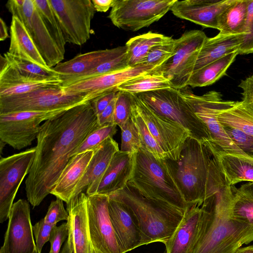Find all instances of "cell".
Segmentation results:
<instances>
[{
  "label": "cell",
  "instance_id": "6da1fadb",
  "mask_svg": "<svg viewBox=\"0 0 253 253\" xmlns=\"http://www.w3.org/2000/svg\"><path fill=\"white\" fill-rule=\"evenodd\" d=\"M92 100L71 107L41 126L25 181L26 196L33 208L51 193L74 151L100 126Z\"/></svg>",
  "mask_w": 253,
  "mask_h": 253
},
{
  "label": "cell",
  "instance_id": "7a4b0ae2",
  "mask_svg": "<svg viewBox=\"0 0 253 253\" xmlns=\"http://www.w3.org/2000/svg\"><path fill=\"white\" fill-rule=\"evenodd\" d=\"M108 196L125 204L133 211L139 222L144 245L165 244L185 213L166 203L144 196L127 183L123 189Z\"/></svg>",
  "mask_w": 253,
  "mask_h": 253
},
{
  "label": "cell",
  "instance_id": "3957f363",
  "mask_svg": "<svg viewBox=\"0 0 253 253\" xmlns=\"http://www.w3.org/2000/svg\"><path fill=\"white\" fill-rule=\"evenodd\" d=\"M211 154L200 141L188 137L177 161L166 164L186 204L200 207L204 200Z\"/></svg>",
  "mask_w": 253,
  "mask_h": 253
},
{
  "label": "cell",
  "instance_id": "277c9868",
  "mask_svg": "<svg viewBox=\"0 0 253 253\" xmlns=\"http://www.w3.org/2000/svg\"><path fill=\"white\" fill-rule=\"evenodd\" d=\"M127 184L144 196L160 201L185 212V202L165 160L156 158L143 147L134 154L132 174Z\"/></svg>",
  "mask_w": 253,
  "mask_h": 253
},
{
  "label": "cell",
  "instance_id": "5b68a950",
  "mask_svg": "<svg viewBox=\"0 0 253 253\" xmlns=\"http://www.w3.org/2000/svg\"><path fill=\"white\" fill-rule=\"evenodd\" d=\"M200 208L198 232L189 253H235L253 241V225Z\"/></svg>",
  "mask_w": 253,
  "mask_h": 253
},
{
  "label": "cell",
  "instance_id": "8992f818",
  "mask_svg": "<svg viewBox=\"0 0 253 253\" xmlns=\"http://www.w3.org/2000/svg\"><path fill=\"white\" fill-rule=\"evenodd\" d=\"M135 94L155 114L186 129L190 137L203 143L211 140L207 127L195 115L180 89L169 87Z\"/></svg>",
  "mask_w": 253,
  "mask_h": 253
},
{
  "label": "cell",
  "instance_id": "52a82bcc",
  "mask_svg": "<svg viewBox=\"0 0 253 253\" xmlns=\"http://www.w3.org/2000/svg\"><path fill=\"white\" fill-rule=\"evenodd\" d=\"M100 95L74 92L60 85L47 86L22 94L0 97V114L67 109Z\"/></svg>",
  "mask_w": 253,
  "mask_h": 253
},
{
  "label": "cell",
  "instance_id": "ba28073f",
  "mask_svg": "<svg viewBox=\"0 0 253 253\" xmlns=\"http://www.w3.org/2000/svg\"><path fill=\"white\" fill-rule=\"evenodd\" d=\"M180 90L195 115L207 127L211 141L227 153L250 158L232 141L217 117L219 111L232 106L235 101H223L221 93L216 91L197 95L186 87Z\"/></svg>",
  "mask_w": 253,
  "mask_h": 253
},
{
  "label": "cell",
  "instance_id": "9c48e42d",
  "mask_svg": "<svg viewBox=\"0 0 253 253\" xmlns=\"http://www.w3.org/2000/svg\"><path fill=\"white\" fill-rule=\"evenodd\" d=\"M207 37L204 32L199 30L185 32L177 39L174 55L153 71L168 79L173 88L181 89L186 87Z\"/></svg>",
  "mask_w": 253,
  "mask_h": 253
},
{
  "label": "cell",
  "instance_id": "30bf717a",
  "mask_svg": "<svg viewBox=\"0 0 253 253\" xmlns=\"http://www.w3.org/2000/svg\"><path fill=\"white\" fill-rule=\"evenodd\" d=\"M176 0H116L108 17L116 27L135 32L158 21Z\"/></svg>",
  "mask_w": 253,
  "mask_h": 253
},
{
  "label": "cell",
  "instance_id": "8fae6325",
  "mask_svg": "<svg viewBox=\"0 0 253 253\" xmlns=\"http://www.w3.org/2000/svg\"><path fill=\"white\" fill-rule=\"evenodd\" d=\"M6 6L23 23L47 66L52 68L61 62L65 54L50 35L34 0H9Z\"/></svg>",
  "mask_w": 253,
  "mask_h": 253
},
{
  "label": "cell",
  "instance_id": "7c38bea8",
  "mask_svg": "<svg viewBox=\"0 0 253 253\" xmlns=\"http://www.w3.org/2000/svg\"><path fill=\"white\" fill-rule=\"evenodd\" d=\"M59 21L66 42L77 45L90 38L96 12L91 0H48Z\"/></svg>",
  "mask_w": 253,
  "mask_h": 253
},
{
  "label": "cell",
  "instance_id": "4fadbf2b",
  "mask_svg": "<svg viewBox=\"0 0 253 253\" xmlns=\"http://www.w3.org/2000/svg\"><path fill=\"white\" fill-rule=\"evenodd\" d=\"M67 109L0 114V140L18 150L30 146L37 139L42 122Z\"/></svg>",
  "mask_w": 253,
  "mask_h": 253
},
{
  "label": "cell",
  "instance_id": "5bb4252c",
  "mask_svg": "<svg viewBox=\"0 0 253 253\" xmlns=\"http://www.w3.org/2000/svg\"><path fill=\"white\" fill-rule=\"evenodd\" d=\"M109 196L87 195L88 226L92 248L96 253H126L110 217Z\"/></svg>",
  "mask_w": 253,
  "mask_h": 253
},
{
  "label": "cell",
  "instance_id": "9a60e30c",
  "mask_svg": "<svg viewBox=\"0 0 253 253\" xmlns=\"http://www.w3.org/2000/svg\"><path fill=\"white\" fill-rule=\"evenodd\" d=\"M36 147L0 159V222L9 218L13 201L24 178L28 174Z\"/></svg>",
  "mask_w": 253,
  "mask_h": 253
},
{
  "label": "cell",
  "instance_id": "2e32d148",
  "mask_svg": "<svg viewBox=\"0 0 253 253\" xmlns=\"http://www.w3.org/2000/svg\"><path fill=\"white\" fill-rule=\"evenodd\" d=\"M132 94L133 105L155 140L169 159L177 161L186 140L190 136L189 132L155 114L135 94Z\"/></svg>",
  "mask_w": 253,
  "mask_h": 253
},
{
  "label": "cell",
  "instance_id": "e0dca14e",
  "mask_svg": "<svg viewBox=\"0 0 253 253\" xmlns=\"http://www.w3.org/2000/svg\"><path fill=\"white\" fill-rule=\"evenodd\" d=\"M29 203L19 199L13 203L0 253H34L37 249Z\"/></svg>",
  "mask_w": 253,
  "mask_h": 253
},
{
  "label": "cell",
  "instance_id": "ac0fdd59",
  "mask_svg": "<svg viewBox=\"0 0 253 253\" xmlns=\"http://www.w3.org/2000/svg\"><path fill=\"white\" fill-rule=\"evenodd\" d=\"M235 0H176L170 11L176 17L204 27L217 29L220 14Z\"/></svg>",
  "mask_w": 253,
  "mask_h": 253
},
{
  "label": "cell",
  "instance_id": "d6986e66",
  "mask_svg": "<svg viewBox=\"0 0 253 253\" xmlns=\"http://www.w3.org/2000/svg\"><path fill=\"white\" fill-rule=\"evenodd\" d=\"M108 210L114 230L126 253L144 245L138 220L126 205L109 197Z\"/></svg>",
  "mask_w": 253,
  "mask_h": 253
},
{
  "label": "cell",
  "instance_id": "ffe728a7",
  "mask_svg": "<svg viewBox=\"0 0 253 253\" xmlns=\"http://www.w3.org/2000/svg\"><path fill=\"white\" fill-rule=\"evenodd\" d=\"M157 67L151 64L143 63L134 67H129L123 70L77 82L63 87L74 92L102 94L117 89L119 85L126 81L151 72Z\"/></svg>",
  "mask_w": 253,
  "mask_h": 253
},
{
  "label": "cell",
  "instance_id": "44dd1931",
  "mask_svg": "<svg viewBox=\"0 0 253 253\" xmlns=\"http://www.w3.org/2000/svg\"><path fill=\"white\" fill-rule=\"evenodd\" d=\"M93 150V155L84 176L75 188L72 199L84 190L88 196L95 194L100 180L113 157L120 150L118 143L111 137Z\"/></svg>",
  "mask_w": 253,
  "mask_h": 253
},
{
  "label": "cell",
  "instance_id": "7402d4cb",
  "mask_svg": "<svg viewBox=\"0 0 253 253\" xmlns=\"http://www.w3.org/2000/svg\"><path fill=\"white\" fill-rule=\"evenodd\" d=\"M87 195L82 192L67 204L69 236L74 253H92L87 210Z\"/></svg>",
  "mask_w": 253,
  "mask_h": 253
},
{
  "label": "cell",
  "instance_id": "603a6c76",
  "mask_svg": "<svg viewBox=\"0 0 253 253\" xmlns=\"http://www.w3.org/2000/svg\"><path fill=\"white\" fill-rule=\"evenodd\" d=\"M126 52V45L94 50L78 54L68 61L58 63L52 68L59 74L62 85Z\"/></svg>",
  "mask_w": 253,
  "mask_h": 253
},
{
  "label": "cell",
  "instance_id": "cb8c5ba5",
  "mask_svg": "<svg viewBox=\"0 0 253 253\" xmlns=\"http://www.w3.org/2000/svg\"><path fill=\"white\" fill-rule=\"evenodd\" d=\"M204 144L231 186L242 181L253 182V159L227 153L211 140Z\"/></svg>",
  "mask_w": 253,
  "mask_h": 253
},
{
  "label": "cell",
  "instance_id": "d4e9b609",
  "mask_svg": "<svg viewBox=\"0 0 253 253\" xmlns=\"http://www.w3.org/2000/svg\"><path fill=\"white\" fill-rule=\"evenodd\" d=\"M134 154L117 152L101 178L95 194L109 196L124 188L132 173Z\"/></svg>",
  "mask_w": 253,
  "mask_h": 253
},
{
  "label": "cell",
  "instance_id": "484cf974",
  "mask_svg": "<svg viewBox=\"0 0 253 253\" xmlns=\"http://www.w3.org/2000/svg\"><path fill=\"white\" fill-rule=\"evenodd\" d=\"M90 150L72 156L61 172L51 194L68 204L93 155Z\"/></svg>",
  "mask_w": 253,
  "mask_h": 253
},
{
  "label": "cell",
  "instance_id": "4316f807",
  "mask_svg": "<svg viewBox=\"0 0 253 253\" xmlns=\"http://www.w3.org/2000/svg\"><path fill=\"white\" fill-rule=\"evenodd\" d=\"M201 209L194 206L189 208L174 232L165 243L166 253H189L199 230Z\"/></svg>",
  "mask_w": 253,
  "mask_h": 253
},
{
  "label": "cell",
  "instance_id": "83f0119b",
  "mask_svg": "<svg viewBox=\"0 0 253 253\" xmlns=\"http://www.w3.org/2000/svg\"><path fill=\"white\" fill-rule=\"evenodd\" d=\"M10 38L9 48L7 52L8 54L42 67L49 68L45 63L25 26L15 16H12Z\"/></svg>",
  "mask_w": 253,
  "mask_h": 253
},
{
  "label": "cell",
  "instance_id": "f1b7e54d",
  "mask_svg": "<svg viewBox=\"0 0 253 253\" xmlns=\"http://www.w3.org/2000/svg\"><path fill=\"white\" fill-rule=\"evenodd\" d=\"M245 35L218 33L213 37H207L200 50L193 73L226 54L238 51Z\"/></svg>",
  "mask_w": 253,
  "mask_h": 253
},
{
  "label": "cell",
  "instance_id": "f546056e",
  "mask_svg": "<svg viewBox=\"0 0 253 253\" xmlns=\"http://www.w3.org/2000/svg\"><path fill=\"white\" fill-rule=\"evenodd\" d=\"M248 0H235L219 15L217 29L224 35L247 34Z\"/></svg>",
  "mask_w": 253,
  "mask_h": 253
},
{
  "label": "cell",
  "instance_id": "4dcf8cb0",
  "mask_svg": "<svg viewBox=\"0 0 253 253\" xmlns=\"http://www.w3.org/2000/svg\"><path fill=\"white\" fill-rule=\"evenodd\" d=\"M238 55L237 51L229 53L194 72L187 85L203 87L214 84L226 75Z\"/></svg>",
  "mask_w": 253,
  "mask_h": 253
},
{
  "label": "cell",
  "instance_id": "1f68e13d",
  "mask_svg": "<svg viewBox=\"0 0 253 253\" xmlns=\"http://www.w3.org/2000/svg\"><path fill=\"white\" fill-rule=\"evenodd\" d=\"M217 117L223 126L236 128L253 136V113L241 101H235L232 106L219 111Z\"/></svg>",
  "mask_w": 253,
  "mask_h": 253
},
{
  "label": "cell",
  "instance_id": "d6a6232c",
  "mask_svg": "<svg viewBox=\"0 0 253 253\" xmlns=\"http://www.w3.org/2000/svg\"><path fill=\"white\" fill-rule=\"evenodd\" d=\"M161 34L148 33L130 39L126 43L129 67H134L144 63L148 53L156 45L166 38Z\"/></svg>",
  "mask_w": 253,
  "mask_h": 253
},
{
  "label": "cell",
  "instance_id": "836d02e7",
  "mask_svg": "<svg viewBox=\"0 0 253 253\" xmlns=\"http://www.w3.org/2000/svg\"><path fill=\"white\" fill-rule=\"evenodd\" d=\"M233 198L230 216L238 221L253 225V182L239 188L231 186Z\"/></svg>",
  "mask_w": 253,
  "mask_h": 253
},
{
  "label": "cell",
  "instance_id": "e575fe53",
  "mask_svg": "<svg viewBox=\"0 0 253 253\" xmlns=\"http://www.w3.org/2000/svg\"><path fill=\"white\" fill-rule=\"evenodd\" d=\"M169 87H172L169 81L153 70L126 81L117 89L131 94H138Z\"/></svg>",
  "mask_w": 253,
  "mask_h": 253
},
{
  "label": "cell",
  "instance_id": "d590c367",
  "mask_svg": "<svg viewBox=\"0 0 253 253\" xmlns=\"http://www.w3.org/2000/svg\"><path fill=\"white\" fill-rule=\"evenodd\" d=\"M10 64L16 68L25 77L32 80L42 81L60 79L53 68H44L31 62L12 56L7 52L4 54Z\"/></svg>",
  "mask_w": 253,
  "mask_h": 253
},
{
  "label": "cell",
  "instance_id": "8d00e7d4",
  "mask_svg": "<svg viewBox=\"0 0 253 253\" xmlns=\"http://www.w3.org/2000/svg\"><path fill=\"white\" fill-rule=\"evenodd\" d=\"M34 1L50 35L60 51L65 54L66 42L59 21L48 0H34Z\"/></svg>",
  "mask_w": 253,
  "mask_h": 253
},
{
  "label": "cell",
  "instance_id": "74e56055",
  "mask_svg": "<svg viewBox=\"0 0 253 253\" xmlns=\"http://www.w3.org/2000/svg\"><path fill=\"white\" fill-rule=\"evenodd\" d=\"M131 119L138 129L141 141V147L144 148L157 159H169L168 155L162 149L149 131L145 122L134 106L133 103Z\"/></svg>",
  "mask_w": 253,
  "mask_h": 253
},
{
  "label": "cell",
  "instance_id": "f35d334b",
  "mask_svg": "<svg viewBox=\"0 0 253 253\" xmlns=\"http://www.w3.org/2000/svg\"><path fill=\"white\" fill-rule=\"evenodd\" d=\"M117 131V125L113 123L99 126L84 139L74 151L72 156L94 149L108 138L113 137Z\"/></svg>",
  "mask_w": 253,
  "mask_h": 253
},
{
  "label": "cell",
  "instance_id": "ab89813d",
  "mask_svg": "<svg viewBox=\"0 0 253 253\" xmlns=\"http://www.w3.org/2000/svg\"><path fill=\"white\" fill-rule=\"evenodd\" d=\"M177 43V39L166 36L162 42L151 49L144 63L159 67L174 55Z\"/></svg>",
  "mask_w": 253,
  "mask_h": 253
},
{
  "label": "cell",
  "instance_id": "60d3db41",
  "mask_svg": "<svg viewBox=\"0 0 253 253\" xmlns=\"http://www.w3.org/2000/svg\"><path fill=\"white\" fill-rule=\"evenodd\" d=\"M133 107V94L119 91L116 97L114 124L122 127L131 118Z\"/></svg>",
  "mask_w": 253,
  "mask_h": 253
},
{
  "label": "cell",
  "instance_id": "b9f144b4",
  "mask_svg": "<svg viewBox=\"0 0 253 253\" xmlns=\"http://www.w3.org/2000/svg\"><path fill=\"white\" fill-rule=\"evenodd\" d=\"M120 128L122 136L120 150L131 154L136 153L142 144L138 129L131 118Z\"/></svg>",
  "mask_w": 253,
  "mask_h": 253
},
{
  "label": "cell",
  "instance_id": "7bdbcfd3",
  "mask_svg": "<svg viewBox=\"0 0 253 253\" xmlns=\"http://www.w3.org/2000/svg\"><path fill=\"white\" fill-rule=\"evenodd\" d=\"M224 127L234 144L248 157L253 159V136L236 128L228 126Z\"/></svg>",
  "mask_w": 253,
  "mask_h": 253
},
{
  "label": "cell",
  "instance_id": "ee69618b",
  "mask_svg": "<svg viewBox=\"0 0 253 253\" xmlns=\"http://www.w3.org/2000/svg\"><path fill=\"white\" fill-rule=\"evenodd\" d=\"M246 32L238 50V54L253 53V0H248Z\"/></svg>",
  "mask_w": 253,
  "mask_h": 253
},
{
  "label": "cell",
  "instance_id": "f6af8a7d",
  "mask_svg": "<svg viewBox=\"0 0 253 253\" xmlns=\"http://www.w3.org/2000/svg\"><path fill=\"white\" fill-rule=\"evenodd\" d=\"M63 202L61 199L56 198L55 200L50 203L47 213L43 218L45 222L56 225L59 221L68 220L69 213L64 207Z\"/></svg>",
  "mask_w": 253,
  "mask_h": 253
},
{
  "label": "cell",
  "instance_id": "bcb514c9",
  "mask_svg": "<svg viewBox=\"0 0 253 253\" xmlns=\"http://www.w3.org/2000/svg\"><path fill=\"white\" fill-rule=\"evenodd\" d=\"M55 226L45 222L43 218L33 226L36 248L39 253H41L43 246L49 241L51 232Z\"/></svg>",
  "mask_w": 253,
  "mask_h": 253
},
{
  "label": "cell",
  "instance_id": "7dc6e473",
  "mask_svg": "<svg viewBox=\"0 0 253 253\" xmlns=\"http://www.w3.org/2000/svg\"><path fill=\"white\" fill-rule=\"evenodd\" d=\"M69 236L68 222L62 223L59 226L55 225L51 232L49 238L50 250L52 253H60L63 243Z\"/></svg>",
  "mask_w": 253,
  "mask_h": 253
},
{
  "label": "cell",
  "instance_id": "c3c4849f",
  "mask_svg": "<svg viewBox=\"0 0 253 253\" xmlns=\"http://www.w3.org/2000/svg\"><path fill=\"white\" fill-rule=\"evenodd\" d=\"M238 86L242 90L241 101L247 109L253 113V75L242 80Z\"/></svg>",
  "mask_w": 253,
  "mask_h": 253
},
{
  "label": "cell",
  "instance_id": "681fc988",
  "mask_svg": "<svg viewBox=\"0 0 253 253\" xmlns=\"http://www.w3.org/2000/svg\"><path fill=\"white\" fill-rule=\"evenodd\" d=\"M119 91L118 89L110 90L92 99L93 106L97 116L117 96Z\"/></svg>",
  "mask_w": 253,
  "mask_h": 253
},
{
  "label": "cell",
  "instance_id": "f907efd6",
  "mask_svg": "<svg viewBox=\"0 0 253 253\" xmlns=\"http://www.w3.org/2000/svg\"><path fill=\"white\" fill-rule=\"evenodd\" d=\"M116 97L111 101L100 114L97 116V123L100 126L108 124H114Z\"/></svg>",
  "mask_w": 253,
  "mask_h": 253
},
{
  "label": "cell",
  "instance_id": "816d5d0a",
  "mask_svg": "<svg viewBox=\"0 0 253 253\" xmlns=\"http://www.w3.org/2000/svg\"><path fill=\"white\" fill-rule=\"evenodd\" d=\"M116 0H91L94 7L97 12H106L114 5Z\"/></svg>",
  "mask_w": 253,
  "mask_h": 253
},
{
  "label": "cell",
  "instance_id": "f5cc1de1",
  "mask_svg": "<svg viewBox=\"0 0 253 253\" xmlns=\"http://www.w3.org/2000/svg\"><path fill=\"white\" fill-rule=\"evenodd\" d=\"M9 37L7 27L4 20L0 18V41H3Z\"/></svg>",
  "mask_w": 253,
  "mask_h": 253
},
{
  "label": "cell",
  "instance_id": "db71d44e",
  "mask_svg": "<svg viewBox=\"0 0 253 253\" xmlns=\"http://www.w3.org/2000/svg\"><path fill=\"white\" fill-rule=\"evenodd\" d=\"M235 253H253V246L241 247Z\"/></svg>",
  "mask_w": 253,
  "mask_h": 253
},
{
  "label": "cell",
  "instance_id": "11a10c76",
  "mask_svg": "<svg viewBox=\"0 0 253 253\" xmlns=\"http://www.w3.org/2000/svg\"><path fill=\"white\" fill-rule=\"evenodd\" d=\"M5 144H6L5 143H4V142H3L1 140H0V155H1V154L2 153V149L4 147V146H5Z\"/></svg>",
  "mask_w": 253,
  "mask_h": 253
},
{
  "label": "cell",
  "instance_id": "9f6ffc18",
  "mask_svg": "<svg viewBox=\"0 0 253 253\" xmlns=\"http://www.w3.org/2000/svg\"><path fill=\"white\" fill-rule=\"evenodd\" d=\"M34 253H39L38 252V251H37V249L35 250V251H34Z\"/></svg>",
  "mask_w": 253,
  "mask_h": 253
},
{
  "label": "cell",
  "instance_id": "6f0895ef",
  "mask_svg": "<svg viewBox=\"0 0 253 253\" xmlns=\"http://www.w3.org/2000/svg\"><path fill=\"white\" fill-rule=\"evenodd\" d=\"M92 253H96L95 251L93 250V249L92 248Z\"/></svg>",
  "mask_w": 253,
  "mask_h": 253
},
{
  "label": "cell",
  "instance_id": "680465c9",
  "mask_svg": "<svg viewBox=\"0 0 253 253\" xmlns=\"http://www.w3.org/2000/svg\"><path fill=\"white\" fill-rule=\"evenodd\" d=\"M49 253H52L50 251H49Z\"/></svg>",
  "mask_w": 253,
  "mask_h": 253
}]
</instances>
